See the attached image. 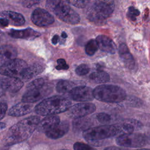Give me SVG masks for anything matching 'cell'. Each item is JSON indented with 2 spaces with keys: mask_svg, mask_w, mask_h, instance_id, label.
Segmentation results:
<instances>
[{
  "mask_svg": "<svg viewBox=\"0 0 150 150\" xmlns=\"http://www.w3.org/2000/svg\"><path fill=\"white\" fill-rule=\"evenodd\" d=\"M40 122L38 116H30L11 127L4 139L5 144L11 145L27 139L36 129Z\"/></svg>",
  "mask_w": 150,
  "mask_h": 150,
  "instance_id": "obj_1",
  "label": "cell"
},
{
  "mask_svg": "<svg viewBox=\"0 0 150 150\" xmlns=\"http://www.w3.org/2000/svg\"><path fill=\"white\" fill-rule=\"evenodd\" d=\"M71 105V103L69 99L54 96L42 101L35 107V111L40 115H51L67 111Z\"/></svg>",
  "mask_w": 150,
  "mask_h": 150,
  "instance_id": "obj_2",
  "label": "cell"
},
{
  "mask_svg": "<svg viewBox=\"0 0 150 150\" xmlns=\"http://www.w3.org/2000/svg\"><path fill=\"white\" fill-rule=\"evenodd\" d=\"M46 7L62 21L72 25L77 24L80 18L66 0H47Z\"/></svg>",
  "mask_w": 150,
  "mask_h": 150,
  "instance_id": "obj_3",
  "label": "cell"
},
{
  "mask_svg": "<svg viewBox=\"0 0 150 150\" xmlns=\"http://www.w3.org/2000/svg\"><path fill=\"white\" fill-rule=\"evenodd\" d=\"M94 98L100 101L108 103H118L127 97L125 90L120 86L112 84H101L93 90Z\"/></svg>",
  "mask_w": 150,
  "mask_h": 150,
  "instance_id": "obj_4",
  "label": "cell"
},
{
  "mask_svg": "<svg viewBox=\"0 0 150 150\" xmlns=\"http://www.w3.org/2000/svg\"><path fill=\"white\" fill-rule=\"evenodd\" d=\"M114 8V0H94L87 11V17L91 22L100 23L110 17Z\"/></svg>",
  "mask_w": 150,
  "mask_h": 150,
  "instance_id": "obj_5",
  "label": "cell"
},
{
  "mask_svg": "<svg viewBox=\"0 0 150 150\" xmlns=\"http://www.w3.org/2000/svg\"><path fill=\"white\" fill-rule=\"evenodd\" d=\"M121 133L118 125H104L88 128L83 133V138L88 141L104 139Z\"/></svg>",
  "mask_w": 150,
  "mask_h": 150,
  "instance_id": "obj_6",
  "label": "cell"
},
{
  "mask_svg": "<svg viewBox=\"0 0 150 150\" xmlns=\"http://www.w3.org/2000/svg\"><path fill=\"white\" fill-rule=\"evenodd\" d=\"M148 142V137L141 133H125L116 138L117 144L125 148H141Z\"/></svg>",
  "mask_w": 150,
  "mask_h": 150,
  "instance_id": "obj_7",
  "label": "cell"
},
{
  "mask_svg": "<svg viewBox=\"0 0 150 150\" xmlns=\"http://www.w3.org/2000/svg\"><path fill=\"white\" fill-rule=\"evenodd\" d=\"M53 86L50 84L45 83L39 87L28 89L22 96V102L35 103L45 98L52 93Z\"/></svg>",
  "mask_w": 150,
  "mask_h": 150,
  "instance_id": "obj_8",
  "label": "cell"
},
{
  "mask_svg": "<svg viewBox=\"0 0 150 150\" xmlns=\"http://www.w3.org/2000/svg\"><path fill=\"white\" fill-rule=\"evenodd\" d=\"M27 66V63L23 60L15 58L0 66V74L7 77L20 76Z\"/></svg>",
  "mask_w": 150,
  "mask_h": 150,
  "instance_id": "obj_9",
  "label": "cell"
},
{
  "mask_svg": "<svg viewBox=\"0 0 150 150\" xmlns=\"http://www.w3.org/2000/svg\"><path fill=\"white\" fill-rule=\"evenodd\" d=\"M96 110V107L93 103H79L70 107L67 110V114L71 118H79L94 112Z\"/></svg>",
  "mask_w": 150,
  "mask_h": 150,
  "instance_id": "obj_10",
  "label": "cell"
},
{
  "mask_svg": "<svg viewBox=\"0 0 150 150\" xmlns=\"http://www.w3.org/2000/svg\"><path fill=\"white\" fill-rule=\"evenodd\" d=\"M69 96L73 100L80 102L90 101L94 98L93 90L85 86L73 87L69 91Z\"/></svg>",
  "mask_w": 150,
  "mask_h": 150,
  "instance_id": "obj_11",
  "label": "cell"
},
{
  "mask_svg": "<svg viewBox=\"0 0 150 150\" xmlns=\"http://www.w3.org/2000/svg\"><path fill=\"white\" fill-rule=\"evenodd\" d=\"M31 20L35 25L40 27L49 26L54 21L53 16L48 11L42 8H36L33 11Z\"/></svg>",
  "mask_w": 150,
  "mask_h": 150,
  "instance_id": "obj_12",
  "label": "cell"
},
{
  "mask_svg": "<svg viewBox=\"0 0 150 150\" xmlns=\"http://www.w3.org/2000/svg\"><path fill=\"white\" fill-rule=\"evenodd\" d=\"M98 48L103 52L110 54H114L117 50V47L114 42L109 37L100 35L96 39Z\"/></svg>",
  "mask_w": 150,
  "mask_h": 150,
  "instance_id": "obj_13",
  "label": "cell"
},
{
  "mask_svg": "<svg viewBox=\"0 0 150 150\" xmlns=\"http://www.w3.org/2000/svg\"><path fill=\"white\" fill-rule=\"evenodd\" d=\"M119 56L124 64L129 69L132 70L135 67V60L125 43H121L118 48Z\"/></svg>",
  "mask_w": 150,
  "mask_h": 150,
  "instance_id": "obj_14",
  "label": "cell"
},
{
  "mask_svg": "<svg viewBox=\"0 0 150 150\" xmlns=\"http://www.w3.org/2000/svg\"><path fill=\"white\" fill-rule=\"evenodd\" d=\"M17 49L12 45H5L0 46V66L16 58Z\"/></svg>",
  "mask_w": 150,
  "mask_h": 150,
  "instance_id": "obj_15",
  "label": "cell"
},
{
  "mask_svg": "<svg viewBox=\"0 0 150 150\" xmlns=\"http://www.w3.org/2000/svg\"><path fill=\"white\" fill-rule=\"evenodd\" d=\"M69 129V123L66 121L60 122L51 129L45 132L46 135L50 139H57L64 136Z\"/></svg>",
  "mask_w": 150,
  "mask_h": 150,
  "instance_id": "obj_16",
  "label": "cell"
},
{
  "mask_svg": "<svg viewBox=\"0 0 150 150\" xmlns=\"http://www.w3.org/2000/svg\"><path fill=\"white\" fill-rule=\"evenodd\" d=\"M33 107L30 103L23 102L12 106L8 111V115L13 117H20L30 112Z\"/></svg>",
  "mask_w": 150,
  "mask_h": 150,
  "instance_id": "obj_17",
  "label": "cell"
},
{
  "mask_svg": "<svg viewBox=\"0 0 150 150\" xmlns=\"http://www.w3.org/2000/svg\"><path fill=\"white\" fill-rule=\"evenodd\" d=\"M60 122V118L58 116L51 115L40 121L37 126L36 129L39 132H46L53 128Z\"/></svg>",
  "mask_w": 150,
  "mask_h": 150,
  "instance_id": "obj_18",
  "label": "cell"
},
{
  "mask_svg": "<svg viewBox=\"0 0 150 150\" xmlns=\"http://www.w3.org/2000/svg\"><path fill=\"white\" fill-rule=\"evenodd\" d=\"M2 81L6 91L15 93L18 91L23 86L22 80L17 77H8L2 78Z\"/></svg>",
  "mask_w": 150,
  "mask_h": 150,
  "instance_id": "obj_19",
  "label": "cell"
},
{
  "mask_svg": "<svg viewBox=\"0 0 150 150\" xmlns=\"http://www.w3.org/2000/svg\"><path fill=\"white\" fill-rule=\"evenodd\" d=\"M44 69L43 65L39 63L33 64L29 67L27 66L21 74L20 77L24 81H28L42 72Z\"/></svg>",
  "mask_w": 150,
  "mask_h": 150,
  "instance_id": "obj_20",
  "label": "cell"
},
{
  "mask_svg": "<svg viewBox=\"0 0 150 150\" xmlns=\"http://www.w3.org/2000/svg\"><path fill=\"white\" fill-rule=\"evenodd\" d=\"M9 36L13 38L32 39L36 38L40 35V34L31 28H27L22 30L11 29L8 32Z\"/></svg>",
  "mask_w": 150,
  "mask_h": 150,
  "instance_id": "obj_21",
  "label": "cell"
},
{
  "mask_svg": "<svg viewBox=\"0 0 150 150\" xmlns=\"http://www.w3.org/2000/svg\"><path fill=\"white\" fill-rule=\"evenodd\" d=\"M0 17L6 18L11 24L13 26H21L25 22V19L23 16L18 12L13 11H4L0 13Z\"/></svg>",
  "mask_w": 150,
  "mask_h": 150,
  "instance_id": "obj_22",
  "label": "cell"
},
{
  "mask_svg": "<svg viewBox=\"0 0 150 150\" xmlns=\"http://www.w3.org/2000/svg\"><path fill=\"white\" fill-rule=\"evenodd\" d=\"M90 79L97 84L105 83L110 81V75L102 70H98L94 72H93L90 74L89 76Z\"/></svg>",
  "mask_w": 150,
  "mask_h": 150,
  "instance_id": "obj_23",
  "label": "cell"
},
{
  "mask_svg": "<svg viewBox=\"0 0 150 150\" xmlns=\"http://www.w3.org/2000/svg\"><path fill=\"white\" fill-rule=\"evenodd\" d=\"M73 84L72 82L68 80H60L56 87V91L60 93H66L73 88Z\"/></svg>",
  "mask_w": 150,
  "mask_h": 150,
  "instance_id": "obj_24",
  "label": "cell"
},
{
  "mask_svg": "<svg viewBox=\"0 0 150 150\" xmlns=\"http://www.w3.org/2000/svg\"><path fill=\"white\" fill-rule=\"evenodd\" d=\"M98 46L96 39H90L87 42L85 46V51L87 55L93 56L97 51Z\"/></svg>",
  "mask_w": 150,
  "mask_h": 150,
  "instance_id": "obj_25",
  "label": "cell"
},
{
  "mask_svg": "<svg viewBox=\"0 0 150 150\" xmlns=\"http://www.w3.org/2000/svg\"><path fill=\"white\" fill-rule=\"evenodd\" d=\"M69 4L78 8L86 7L90 2V0H66Z\"/></svg>",
  "mask_w": 150,
  "mask_h": 150,
  "instance_id": "obj_26",
  "label": "cell"
},
{
  "mask_svg": "<svg viewBox=\"0 0 150 150\" xmlns=\"http://www.w3.org/2000/svg\"><path fill=\"white\" fill-rule=\"evenodd\" d=\"M139 14L140 12L138 9L135 8L134 6H130L128 8L127 16L129 19H131L132 21H134L136 20L137 16L139 15Z\"/></svg>",
  "mask_w": 150,
  "mask_h": 150,
  "instance_id": "obj_27",
  "label": "cell"
},
{
  "mask_svg": "<svg viewBox=\"0 0 150 150\" xmlns=\"http://www.w3.org/2000/svg\"><path fill=\"white\" fill-rule=\"evenodd\" d=\"M87 121L85 119L76 120L73 122V126L74 128L77 129H84L88 126Z\"/></svg>",
  "mask_w": 150,
  "mask_h": 150,
  "instance_id": "obj_28",
  "label": "cell"
},
{
  "mask_svg": "<svg viewBox=\"0 0 150 150\" xmlns=\"http://www.w3.org/2000/svg\"><path fill=\"white\" fill-rule=\"evenodd\" d=\"M90 71V67L86 64H80L76 69V73L79 76H84Z\"/></svg>",
  "mask_w": 150,
  "mask_h": 150,
  "instance_id": "obj_29",
  "label": "cell"
},
{
  "mask_svg": "<svg viewBox=\"0 0 150 150\" xmlns=\"http://www.w3.org/2000/svg\"><path fill=\"white\" fill-rule=\"evenodd\" d=\"M45 83V81L43 79H38L36 80H33L30 83L28 84L27 86V88L28 89H32L36 87H39L40 86H42Z\"/></svg>",
  "mask_w": 150,
  "mask_h": 150,
  "instance_id": "obj_30",
  "label": "cell"
},
{
  "mask_svg": "<svg viewBox=\"0 0 150 150\" xmlns=\"http://www.w3.org/2000/svg\"><path fill=\"white\" fill-rule=\"evenodd\" d=\"M97 119L100 122L105 124L110 121L111 116L107 113L100 112L97 114Z\"/></svg>",
  "mask_w": 150,
  "mask_h": 150,
  "instance_id": "obj_31",
  "label": "cell"
},
{
  "mask_svg": "<svg viewBox=\"0 0 150 150\" xmlns=\"http://www.w3.org/2000/svg\"><path fill=\"white\" fill-rule=\"evenodd\" d=\"M73 148L75 150H88L93 149V148L90 145L84 144L83 142H76L73 145Z\"/></svg>",
  "mask_w": 150,
  "mask_h": 150,
  "instance_id": "obj_32",
  "label": "cell"
},
{
  "mask_svg": "<svg viewBox=\"0 0 150 150\" xmlns=\"http://www.w3.org/2000/svg\"><path fill=\"white\" fill-rule=\"evenodd\" d=\"M57 65L56 69L58 70H67L69 69V65L66 63V61L63 59H59L57 61Z\"/></svg>",
  "mask_w": 150,
  "mask_h": 150,
  "instance_id": "obj_33",
  "label": "cell"
},
{
  "mask_svg": "<svg viewBox=\"0 0 150 150\" xmlns=\"http://www.w3.org/2000/svg\"><path fill=\"white\" fill-rule=\"evenodd\" d=\"M40 0H22V5L26 8H30L32 6L37 5Z\"/></svg>",
  "mask_w": 150,
  "mask_h": 150,
  "instance_id": "obj_34",
  "label": "cell"
},
{
  "mask_svg": "<svg viewBox=\"0 0 150 150\" xmlns=\"http://www.w3.org/2000/svg\"><path fill=\"white\" fill-rule=\"evenodd\" d=\"M8 109V105L5 103H0V120H1L5 116Z\"/></svg>",
  "mask_w": 150,
  "mask_h": 150,
  "instance_id": "obj_35",
  "label": "cell"
},
{
  "mask_svg": "<svg viewBox=\"0 0 150 150\" xmlns=\"http://www.w3.org/2000/svg\"><path fill=\"white\" fill-rule=\"evenodd\" d=\"M6 92V90L4 88L3 81H2V78L0 77V97L2 96Z\"/></svg>",
  "mask_w": 150,
  "mask_h": 150,
  "instance_id": "obj_36",
  "label": "cell"
},
{
  "mask_svg": "<svg viewBox=\"0 0 150 150\" xmlns=\"http://www.w3.org/2000/svg\"><path fill=\"white\" fill-rule=\"evenodd\" d=\"M0 25H2V26H7L9 25L8 21L5 18L1 17L0 18Z\"/></svg>",
  "mask_w": 150,
  "mask_h": 150,
  "instance_id": "obj_37",
  "label": "cell"
},
{
  "mask_svg": "<svg viewBox=\"0 0 150 150\" xmlns=\"http://www.w3.org/2000/svg\"><path fill=\"white\" fill-rule=\"evenodd\" d=\"M58 41H59V36L56 35L53 37L52 39V42L53 43V44L56 45L58 42Z\"/></svg>",
  "mask_w": 150,
  "mask_h": 150,
  "instance_id": "obj_38",
  "label": "cell"
},
{
  "mask_svg": "<svg viewBox=\"0 0 150 150\" xmlns=\"http://www.w3.org/2000/svg\"><path fill=\"white\" fill-rule=\"evenodd\" d=\"M5 127V124L3 122H0V130L4 129Z\"/></svg>",
  "mask_w": 150,
  "mask_h": 150,
  "instance_id": "obj_39",
  "label": "cell"
},
{
  "mask_svg": "<svg viewBox=\"0 0 150 150\" xmlns=\"http://www.w3.org/2000/svg\"><path fill=\"white\" fill-rule=\"evenodd\" d=\"M62 37L63 38H66L67 37V35L65 32H63L62 33Z\"/></svg>",
  "mask_w": 150,
  "mask_h": 150,
  "instance_id": "obj_40",
  "label": "cell"
}]
</instances>
